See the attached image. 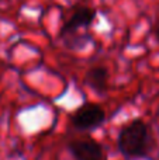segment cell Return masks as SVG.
I'll use <instances>...</instances> for the list:
<instances>
[{
  "instance_id": "5b68a950",
  "label": "cell",
  "mask_w": 159,
  "mask_h": 160,
  "mask_svg": "<svg viewBox=\"0 0 159 160\" xmlns=\"http://www.w3.org/2000/svg\"><path fill=\"white\" fill-rule=\"evenodd\" d=\"M85 83L95 93L104 94L109 87V70L104 66H92L85 75Z\"/></svg>"
},
{
  "instance_id": "7a4b0ae2",
  "label": "cell",
  "mask_w": 159,
  "mask_h": 160,
  "mask_svg": "<svg viewBox=\"0 0 159 160\" xmlns=\"http://www.w3.org/2000/svg\"><path fill=\"white\" fill-rule=\"evenodd\" d=\"M106 119L104 110L96 104H83L72 115V124L76 129L90 131L100 127Z\"/></svg>"
},
{
  "instance_id": "277c9868",
  "label": "cell",
  "mask_w": 159,
  "mask_h": 160,
  "mask_svg": "<svg viewBox=\"0 0 159 160\" xmlns=\"http://www.w3.org/2000/svg\"><path fill=\"white\" fill-rule=\"evenodd\" d=\"M96 18V10L87 6H82V7L76 8L72 13V16L69 17L66 22L64 24L59 35L64 34H69V32H76L83 27H89Z\"/></svg>"
},
{
  "instance_id": "3957f363",
  "label": "cell",
  "mask_w": 159,
  "mask_h": 160,
  "mask_svg": "<svg viewBox=\"0 0 159 160\" xmlns=\"http://www.w3.org/2000/svg\"><path fill=\"white\" fill-rule=\"evenodd\" d=\"M68 150L75 160H106L103 146L93 139H75L68 143Z\"/></svg>"
},
{
  "instance_id": "52a82bcc",
  "label": "cell",
  "mask_w": 159,
  "mask_h": 160,
  "mask_svg": "<svg viewBox=\"0 0 159 160\" xmlns=\"http://www.w3.org/2000/svg\"><path fill=\"white\" fill-rule=\"evenodd\" d=\"M155 37H156V39H158V42H159V20H158V22H156V27H155Z\"/></svg>"
},
{
  "instance_id": "8992f818",
  "label": "cell",
  "mask_w": 159,
  "mask_h": 160,
  "mask_svg": "<svg viewBox=\"0 0 159 160\" xmlns=\"http://www.w3.org/2000/svg\"><path fill=\"white\" fill-rule=\"evenodd\" d=\"M59 38L62 39L64 45L68 49L72 51H78V49H83L87 45L92 42V37L89 34H79L76 32H69V34H64V35H59Z\"/></svg>"
},
{
  "instance_id": "6da1fadb",
  "label": "cell",
  "mask_w": 159,
  "mask_h": 160,
  "mask_svg": "<svg viewBox=\"0 0 159 160\" xmlns=\"http://www.w3.org/2000/svg\"><path fill=\"white\" fill-rule=\"evenodd\" d=\"M117 145L121 155L127 159L146 158L154 146L151 128L142 119H132L121 128Z\"/></svg>"
}]
</instances>
